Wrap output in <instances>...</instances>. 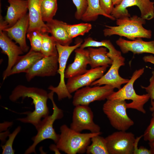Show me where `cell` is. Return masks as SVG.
Wrapping results in <instances>:
<instances>
[{"mask_svg": "<svg viewBox=\"0 0 154 154\" xmlns=\"http://www.w3.org/2000/svg\"><path fill=\"white\" fill-rule=\"evenodd\" d=\"M27 97L32 99L34 110L27 113L26 117L17 119L24 123H31L36 127L40 122L42 118L49 115V111L47 105L48 94L46 90L42 88L19 85L13 90L9 99L11 101L15 102L21 98L23 101Z\"/></svg>", "mask_w": 154, "mask_h": 154, "instance_id": "obj_1", "label": "cell"}, {"mask_svg": "<svg viewBox=\"0 0 154 154\" xmlns=\"http://www.w3.org/2000/svg\"><path fill=\"white\" fill-rule=\"evenodd\" d=\"M117 26L106 25L103 30L105 37L116 35L123 37L131 40L138 38H150L152 31L143 27L145 20L136 15L116 19Z\"/></svg>", "mask_w": 154, "mask_h": 154, "instance_id": "obj_2", "label": "cell"}, {"mask_svg": "<svg viewBox=\"0 0 154 154\" xmlns=\"http://www.w3.org/2000/svg\"><path fill=\"white\" fill-rule=\"evenodd\" d=\"M58 139L56 145L59 149L67 154H83L93 136L102 132L81 133L75 131L66 125H62Z\"/></svg>", "mask_w": 154, "mask_h": 154, "instance_id": "obj_3", "label": "cell"}, {"mask_svg": "<svg viewBox=\"0 0 154 154\" xmlns=\"http://www.w3.org/2000/svg\"><path fill=\"white\" fill-rule=\"evenodd\" d=\"M54 93L53 91H51L48 94L49 98L51 100L52 104L53 113L51 115L43 118L35 127L37 133L32 138L33 143L26 149L25 154L36 153L35 148L37 145L44 140L50 139L56 143L58 139L59 134L56 132L53 127V124L56 120L62 118L63 113L62 110L59 108L55 103L53 98Z\"/></svg>", "mask_w": 154, "mask_h": 154, "instance_id": "obj_4", "label": "cell"}, {"mask_svg": "<svg viewBox=\"0 0 154 154\" xmlns=\"http://www.w3.org/2000/svg\"><path fill=\"white\" fill-rule=\"evenodd\" d=\"M144 69L143 68L136 70L128 82L117 91H114L107 100H132L131 102L126 104L127 109H134L143 114H145L146 111L144 108V105L149 101L150 96L147 93L142 95L137 94L133 86L135 81L144 73Z\"/></svg>", "mask_w": 154, "mask_h": 154, "instance_id": "obj_5", "label": "cell"}, {"mask_svg": "<svg viewBox=\"0 0 154 154\" xmlns=\"http://www.w3.org/2000/svg\"><path fill=\"white\" fill-rule=\"evenodd\" d=\"M125 100H107L102 110L111 125L118 131H126L134 124L126 112Z\"/></svg>", "mask_w": 154, "mask_h": 154, "instance_id": "obj_6", "label": "cell"}, {"mask_svg": "<svg viewBox=\"0 0 154 154\" xmlns=\"http://www.w3.org/2000/svg\"><path fill=\"white\" fill-rule=\"evenodd\" d=\"M82 42V41H79L75 45L72 46H63L56 42L59 64L57 73L60 75V81L57 86L54 87L50 86L48 89L56 94L59 100L66 98L70 99L72 97L71 94L67 90L65 82V68L68 60L71 54L76 49L80 47Z\"/></svg>", "mask_w": 154, "mask_h": 154, "instance_id": "obj_7", "label": "cell"}, {"mask_svg": "<svg viewBox=\"0 0 154 154\" xmlns=\"http://www.w3.org/2000/svg\"><path fill=\"white\" fill-rule=\"evenodd\" d=\"M114 89L112 86L107 85L85 86L75 92L72 104L75 106L78 105L89 106L95 101L107 100L114 92Z\"/></svg>", "mask_w": 154, "mask_h": 154, "instance_id": "obj_8", "label": "cell"}, {"mask_svg": "<svg viewBox=\"0 0 154 154\" xmlns=\"http://www.w3.org/2000/svg\"><path fill=\"white\" fill-rule=\"evenodd\" d=\"M93 118V112L88 106H75L70 128L79 132L84 130H88L92 133L100 132V127L94 122Z\"/></svg>", "mask_w": 154, "mask_h": 154, "instance_id": "obj_9", "label": "cell"}, {"mask_svg": "<svg viewBox=\"0 0 154 154\" xmlns=\"http://www.w3.org/2000/svg\"><path fill=\"white\" fill-rule=\"evenodd\" d=\"M126 131H119L105 138L109 154H133L135 135Z\"/></svg>", "mask_w": 154, "mask_h": 154, "instance_id": "obj_10", "label": "cell"}, {"mask_svg": "<svg viewBox=\"0 0 154 154\" xmlns=\"http://www.w3.org/2000/svg\"><path fill=\"white\" fill-rule=\"evenodd\" d=\"M154 2L150 0H123L119 5H116L111 15L117 19L130 17L127 8L136 6L141 12V17L145 20H150L154 17Z\"/></svg>", "mask_w": 154, "mask_h": 154, "instance_id": "obj_11", "label": "cell"}, {"mask_svg": "<svg viewBox=\"0 0 154 154\" xmlns=\"http://www.w3.org/2000/svg\"><path fill=\"white\" fill-rule=\"evenodd\" d=\"M112 60L111 67L107 73L92 83L90 86L107 85L119 90L122 84L128 82L129 79L122 78L119 73L120 68L125 65V58L121 55L114 57Z\"/></svg>", "mask_w": 154, "mask_h": 154, "instance_id": "obj_12", "label": "cell"}, {"mask_svg": "<svg viewBox=\"0 0 154 154\" xmlns=\"http://www.w3.org/2000/svg\"><path fill=\"white\" fill-rule=\"evenodd\" d=\"M58 54L44 56L37 62L26 73V78L29 82L36 76L44 77L55 75L58 69Z\"/></svg>", "mask_w": 154, "mask_h": 154, "instance_id": "obj_13", "label": "cell"}, {"mask_svg": "<svg viewBox=\"0 0 154 154\" xmlns=\"http://www.w3.org/2000/svg\"><path fill=\"white\" fill-rule=\"evenodd\" d=\"M109 66L91 68L82 74L68 78L66 84L67 90L71 94L83 87L90 86L94 82L102 76Z\"/></svg>", "mask_w": 154, "mask_h": 154, "instance_id": "obj_14", "label": "cell"}, {"mask_svg": "<svg viewBox=\"0 0 154 154\" xmlns=\"http://www.w3.org/2000/svg\"><path fill=\"white\" fill-rule=\"evenodd\" d=\"M0 47L2 52L6 54L8 57L7 67L3 72V80L7 77L19 57L23 53L20 46L17 45L8 36L6 33L0 30Z\"/></svg>", "mask_w": 154, "mask_h": 154, "instance_id": "obj_15", "label": "cell"}, {"mask_svg": "<svg viewBox=\"0 0 154 154\" xmlns=\"http://www.w3.org/2000/svg\"><path fill=\"white\" fill-rule=\"evenodd\" d=\"M8 7L5 20L0 17V30L10 27L27 13V0H8Z\"/></svg>", "mask_w": 154, "mask_h": 154, "instance_id": "obj_16", "label": "cell"}, {"mask_svg": "<svg viewBox=\"0 0 154 154\" xmlns=\"http://www.w3.org/2000/svg\"><path fill=\"white\" fill-rule=\"evenodd\" d=\"M29 18L27 13L11 27L2 30L15 43H18L24 52H27L29 49L26 42V38L29 26Z\"/></svg>", "mask_w": 154, "mask_h": 154, "instance_id": "obj_17", "label": "cell"}, {"mask_svg": "<svg viewBox=\"0 0 154 154\" xmlns=\"http://www.w3.org/2000/svg\"><path fill=\"white\" fill-rule=\"evenodd\" d=\"M116 43L123 54L131 52L134 55L143 53L154 54V40L145 41L141 38H138L129 40L120 37L116 41Z\"/></svg>", "mask_w": 154, "mask_h": 154, "instance_id": "obj_18", "label": "cell"}, {"mask_svg": "<svg viewBox=\"0 0 154 154\" xmlns=\"http://www.w3.org/2000/svg\"><path fill=\"white\" fill-rule=\"evenodd\" d=\"M74 51V61L65 70V78L68 79L82 74L88 70L87 67L89 64L90 58L87 49L78 48Z\"/></svg>", "mask_w": 154, "mask_h": 154, "instance_id": "obj_19", "label": "cell"}, {"mask_svg": "<svg viewBox=\"0 0 154 154\" xmlns=\"http://www.w3.org/2000/svg\"><path fill=\"white\" fill-rule=\"evenodd\" d=\"M29 26L27 33L34 30L42 33H49L50 30L42 20L40 3L41 0H27Z\"/></svg>", "mask_w": 154, "mask_h": 154, "instance_id": "obj_20", "label": "cell"}, {"mask_svg": "<svg viewBox=\"0 0 154 154\" xmlns=\"http://www.w3.org/2000/svg\"><path fill=\"white\" fill-rule=\"evenodd\" d=\"M44 56L41 52L30 49L26 54L19 56L9 76L21 72L26 73L37 62Z\"/></svg>", "mask_w": 154, "mask_h": 154, "instance_id": "obj_21", "label": "cell"}, {"mask_svg": "<svg viewBox=\"0 0 154 154\" xmlns=\"http://www.w3.org/2000/svg\"><path fill=\"white\" fill-rule=\"evenodd\" d=\"M66 24L62 21L53 19L46 23L51 36L57 42L63 46L70 45L72 41L68 34Z\"/></svg>", "mask_w": 154, "mask_h": 154, "instance_id": "obj_22", "label": "cell"}, {"mask_svg": "<svg viewBox=\"0 0 154 154\" xmlns=\"http://www.w3.org/2000/svg\"><path fill=\"white\" fill-rule=\"evenodd\" d=\"M107 48L104 47H101L95 48L92 47L88 48L90 62L89 64L91 68L111 65L113 60L107 55Z\"/></svg>", "mask_w": 154, "mask_h": 154, "instance_id": "obj_23", "label": "cell"}, {"mask_svg": "<svg viewBox=\"0 0 154 154\" xmlns=\"http://www.w3.org/2000/svg\"><path fill=\"white\" fill-rule=\"evenodd\" d=\"M88 7L81 19L85 22L94 21L99 15H102L112 20L116 19L111 15L105 13L100 6L99 0H87Z\"/></svg>", "mask_w": 154, "mask_h": 154, "instance_id": "obj_24", "label": "cell"}, {"mask_svg": "<svg viewBox=\"0 0 154 154\" xmlns=\"http://www.w3.org/2000/svg\"><path fill=\"white\" fill-rule=\"evenodd\" d=\"M104 47L109 50L107 55L112 60L115 57L121 55V52L116 50L110 40H104L101 41H96L89 37L85 39L80 48L84 49L88 47Z\"/></svg>", "mask_w": 154, "mask_h": 154, "instance_id": "obj_25", "label": "cell"}, {"mask_svg": "<svg viewBox=\"0 0 154 154\" xmlns=\"http://www.w3.org/2000/svg\"><path fill=\"white\" fill-rule=\"evenodd\" d=\"M100 135H97L91 138L92 143L86 148V154H109L105 138Z\"/></svg>", "mask_w": 154, "mask_h": 154, "instance_id": "obj_26", "label": "cell"}, {"mask_svg": "<svg viewBox=\"0 0 154 154\" xmlns=\"http://www.w3.org/2000/svg\"><path fill=\"white\" fill-rule=\"evenodd\" d=\"M57 0H41L40 10L43 21L47 22L53 19L57 10Z\"/></svg>", "mask_w": 154, "mask_h": 154, "instance_id": "obj_27", "label": "cell"}, {"mask_svg": "<svg viewBox=\"0 0 154 154\" xmlns=\"http://www.w3.org/2000/svg\"><path fill=\"white\" fill-rule=\"evenodd\" d=\"M48 33H43L40 52L44 56H50L58 54L56 47V42Z\"/></svg>", "mask_w": 154, "mask_h": 154, "instance_id": "obj_28", "label": "cell"}, {"mask_svg": "<svg viewBox=\"0 0 154 154\" xmlns=\"http://www.w3.org/2000/svg\"><path fill=\"white\" fill-rule=\"evenodd\" d=\"M66 29L71 38L73 39L78 36H83L91 29V24L88 23H82L76 24L66 25Z\"/></svg>", "mask_w": 154, "mask_h": 154, "instance_id": "obj_29", "label": "cell"}, {"mask_svg": "<svg viewBox=\"0 0 154 154\" xmlns=\"http://www.w3.org/2000/svg\"><path fill=\"white\" fill-rule=\"evenodd\" d=\"M43 33L37 30H34L27 33V37L30 42L31 49L40 52Z\"/></svg>", "mask_w": 154, "mask_h": 154, "instance_id": "obj_30", "label": "cell"}, {"mask_svg": "<svg viewBox=\"0 0 154 154\" xmlns=\"http://www.w3.org/2000/svg\"><path fill=\"white\" fill-rule=\"evenodd\" d=\"M21 127L20 126L17 127L13 132L9 135V139L4 145H1L3 151L2 154H13L15 151L13 149V145L14 141L18 133L20 132Z\"/></svg>", "mask_w": 154, "mask_h": 154, "instance_id": "obj_31", "label": "cell"}, {"mask_svg": "<svg viewBox=\"0 0 154 154\" xmlns=\"http://www.w3.org/2000/svg\"><path fill=\"white\" fill-rule=\"evenodd\" d=\"M152 76L149 79V85L146 87L141 86L142 88L144 89L151 99V106L150 111L152 112V116L154 115V71L152 72Z\"/></svg>", "mask_w": 154, "mask_h": 154, "instance_id": "obj_32", "label": "cell"}, {"mask_svg": "<svg viewBox=\"0 0 154 154\" xmlns=\"http://www.w3.org/2000/svg\"><path fill=\"white\" fill-rule=\"evenodd\" d=\"M76 8L75 17L78 20L81 19L88 7L87 0H72Z\"/></svg>", "mask_w": 154, "mask_h": 154, "instance_id": "obj_33", "label": "cell"}, {"mask_svg": "<svg viewBox=\"0 0 154 154\" xmlns=\"http://www.w3.org/2000/svg\"><path fill=\"white\" fill-rule=\"evenodd\" d=\"M152 116L149 125L143 135L144 140L149 143L154 142V115Z\"/></svg>", "mask_w": 154, "mask_h": 154, "instance_id": "obj_34", "label": "cell"}, {"mask_svg": "<svg viewBox=\"0 0 154 154\" xmlns=\"http://www.w3.org/2000/svg\"><path fill=\"white\" fill-rule=\"evenodd\" d=\"M99 2L103 11L107 15H111L114 7L112 0H99Z\"/></svg>", "mask_w": 154, "mask_h": 154, "instance_id": "obj_35", "label": "cell"}, {"mask_svg": "<svg viewBox=\"0 0 154 154\" xmlns=\"http://www.w3.org/2000/svg\"><path fill=\"white\" fill-rule=\"evenodd\" d=\"M133 154H154L152 151L143 146H140L139 148L134 145Z\"/></svg>", "mask_w": 154, "mask_h": 154, "instance_id": "obj_36", "label": "cell"}, {"mask_svg": "<svg viewBox=\"0 0 154 154\" xmlns=\"http://www.w3.org/2000/svg\"><path fill=\"white\" fill-rule=\"evenodd\" d=\"M143 59L145 62H149L154 64V55H150L144 56Z\"/></svg>", "mask_w": 154, "mask_h": 154, "instance_id": "obj_37", "label": "cell"}, {"mask_svg": "<svg viewBox=\"0 0 154 154\" xmlns=\"http://www.w3.org/2000/svg\"><path fill=\"white\" fill-rule=\"evenodd\" d=\"M49 147L50 149L52 151H54L55 154H60L59 151L60 150L56 145L51 144L50 145Z\"/></svg>", "mask_w": 154, "mask_h": 154, "instance_id": "obj_38", "label": "cell"}, {"mask_svg": "<svg viewBox=\"0 0 154 154\" xmlns=\"http://www.w3.org/2000/svg\"><path fill=\"white\" fill-rule=\"evenodd\" d=\"M123 0H112L114 5H117L120 4Z\"/></svg>", "mask_w": 154, "mask_h": 154, "instance_id": "obj_39", "label": "cell"}, {"mask_svg": "<svg viewBox=\"0 0 154 154\" xmlns=\"http://www.w3.org/2000/svg\"><path fill=\"white\" fill-rule=\"evenodd\" d=\"M150 149L154 154V142L151 143H149Z\"/></svg>", "mask_w": 154, "mask_h": 154, "instance_id": "obj_40", "label": "cell"}]
</instances>
